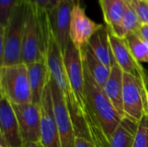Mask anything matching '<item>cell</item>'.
I'll return each instance as SVG.
<instances>
[{
  "mask_svg": "<svg viewBox=\"0 0 148 147\" xmlns=\"http://www.w3.org/2000/svg\"><path fill=\"white\" fill-rule=\"evenodd\" d=\"M50 29L48 10L27 0L22 45L23 63L29 65L45 59Z\"/></svg>",
  "mask_w": 148,
  "mask_h": 147,
  "instance_id": "cell-1",
  "label": "cell"
},
{
  "mask_svg": "<svg viewBox=\"0 0 148 147\" xmlns=\"http://www.w3.org/2000/svg\"><path fill=\"white\" fill-rule=\"evenodd\" d=\"M45 60L49 68L50 77L55 81V82L58 86L59 89L61 90L62 94H63L66 100L75 128L76 136H85L88 138L87 129L78 116L76 105L72 92L70 90L69 82L66 73L63 54L57 40L56 39L53 34L52 29H50L49 39H48Z\"/></svg>",
  "mask_w": 148,
  "mask_h": 147,
  "instance_id": "cell-2",
  "label": "cell"
},
{
  "mask_svg": "<svg viewBox=\"0 0 148 147\" xmlns=\"http://www.w3.org/2000/svg\"><path fill=\"white\" fill-rule=\"evenodd\" d=\"M83 67L87 111H89L100 123L108 141L123 117L109 101L102 88L93 79L84 64Z\"/></svg>",
  "mask_w": 148,
  "mask_h": 147,
  "instance_id": "cell-3",
  "label": "cell"
},
{
  "mask_svg": "<svg viewBox=\"0 0 148 147\" xmlns=\"http://www.w3.org/2000/svg\"><path fill=\"white\" fill-rule=\"evenodd\" d=\"M27 0H21L6 27H0V65L23 63L22 45Z\"/></svg>",
  "mask_w": 148,
  "mask_h": 147,
  "instance_id": "cell-4",
  "label": "cell"
},
{
  "mask_svg": "<svg viewBox=\"0 0 148 147\" xmlns=\"http://www.w3.org/2000/svg\"><path fill=\"white\" fill-rule=\"evenodd\" d=\"M0 95L15 105L32 103L26 64L20 63L0 68Z\"/></svg>",
  "mask_w": 148,
  "mask_h": 147,
  "instance_id": "cell-5",
  "label": "cell"
},
{
  "mask_svg": "<svg viewBox=\"0 0 148 147\" xmlns=\"http://www.w3.org/2000/svg\"><path fill=\"white\" fill-rule=\"evenodd\" d=\"M63 60L70 90L76 105L78 116L85 126L84 120L87 115V101L82 53L71 42L63 54Z\"/></svg>",
  "mask_w": 148,
  "mask_h": 147,
  "instance_id": "cell-6",
  "label": "cell"
},
{
  "mask_svg": "<svg viewBox=\"0 0 148 147\" xmlns=\"http://www.w3.org/2000/svg\"><path fill=\"white\" fill-rule=\"evenodd\" d=\"M122 101L124 118L138 125L148 110L146 81L123 72Z\"/></svg>",
  "mask_w": 148,
  "mask_h": 147,
  "instance_id": "cell-7",
  "label": "cell"
},
{
  "mask_svg": "<svg viewBox=\"0 0 148 147\" xmlns=\"http://www.w3.org/2000/svg\"><path fill=\"white\" fill-rule=\"evenodd\" d=\"M49 84L51 91L54 115L57 125L61 146L62 147H75L76 133L66 100L51 77L49 78Z\"/></svg>",
  "mask_w": 148,
  "mask_h": 147,
  "instance_id": "cell-8",
  "label": "cell"
},
{
  "mask_svg": "<svg viewBox=\"0 0 148 147\" xmlns=\"http://www.w3.org/2000/svg\"><path fill=\"white\" fill-rule=\"evenodd\" d=\"M79 0H58L57 3L48 10L50 26L53 34L57 40L62 54L65 53L70 39V23L73 7Z\"/></svg>",
  "mask_w": 148,
  "mask_h": 147,
  "instance_id": "cell-9",
  "label": "cell"
},
{
  "mask_svg": "<svg viewBox=\"0 0 148 147\" xmlns=\"http://www.w3.org/2000/svg\"><path fill=\"white\" fill-rule=\"evenodd\" d=\"M12 107L17 118L23 142L41 143V106L29 103L26 105L12 104Z\"/></svg>",
  "mask_w": 148,
  "mask_h": 147,
  "instance_id": "cell-10",
  "label": "cell"
},
{
  "mask_svg": "<svg viewBox=\"0 0 148 147\" xmlns=\"http://www.w3.org/2000/svg\"><path fill=\"white\" fill-rule=\"evenodd\" d=\"M102 26V24L95 23L86 15L85 10L79 2L75 3L70 23V39L81 52L87 49L92 36Z\"/></svg>",
  "mask_w": 148,
  "mask_h": 147,
  "instance_id": "cell-11",
  "label": "cell"
},
{
  "mask_svg": "<svg viewBox=\"0 0 148 147\" xmlns=\"http://www.w3.org/2000/svg\"><path fill=\"white\" fill-rule=\"evenodd\" d=\"M0 136L3 147H23L20 128L12 104L0 95Z\"/></svg>",
  "mask_w": 148,
  "mask_h": 147,
  "instance_id": "cell-12",
  "label": "cell"
},
{
  "mask_svg": "<svg viewBox=\"0 0 148 147\" xmlns=\"http://www.w3.org/2000/svg\"><path fill=\"white\" fill-rule=\"evenodd\" d=\"M40 106L42 112L41 144L44 147H62L49 83L43 92Z\"/></svg>",
  "mask_w": 148,
  "mask_h": 147,
  "instance_id": "cell-13",
  "label": "cell"
},
{
  "mask_svg": "<svg viewBox=\"0 0 148 147\" xmlns=\"http://www.w3.org/2000/svg\"><path fill=\"white\" fill-rule=\"evenodd\" d=\"M109 40L116 64L124 73L134 75L146 81V69L134 57L125 39L120 38L108 30Z\"/></svg>",
  "mask_w": 148,
  "mask_h": 147,
  "instance_id": "cell-14",
  "label": "cell"
},
{
  "mask_svg": "<svg viewBox=\"0 0 148 147\" xmlns=\"http://www.w3.org/2000/svg\"><path fill=\"white\" fill-rule=\"evenodd\" d=\"M108 29L114 36L125 39L121 23L128 7L127 0H99Z\"/></svg>",
  "mask_w": 148,
  "mask_h": 147,
  "instance_id": "cell-15",
  "label": "cell"
},
{
  "mask_svg": "<svg viewBox=\"0 0 148 147\" xmlns=\"http://www.w3.org/2000/svg\"><path fill=\"white\" fill-rule=\"evenodd\" d=\"M32 95V103L40 105L43 92L49 81L50 75L46 60L27 65Z\"/></svg>",
  "mask_w": 148,
  "mask_h": 147,
  "instance_id": "cell-16",
  "label": "cell"
},
{
  "mask_svg": "<svg viewBox=\"0 0 148 147\" xmlns=\"http://www.w3.org/2000/svg\"><path fill=\"white\" fill-rule=\"evenodd\" d=\"M88 48L97 59L107 67L112 68L116 64L107 26H102L92 36L88 42Z\"/></svg>",
  "mask_w": 148,
  "mask_h": 147,
  "instance_id": "cell-17",
  "label": "cell"
},
{
  "mask_svg": "<svg viewBox=\"0 0 148 147\" xmlns=\"http://www.w3.org/2000/svg\"><path fill=\"white\" fill-rule=\"evenodd\" d=\"M106 96L117 110V112L124 118L123 111V71L115 64L112 69L111 74L102 88Z\"/></svg>",
  "mask_w": 148,
  "mask_h": 147,
  "instance_id": "cell-18",
  "label": "cell"
},
{
  "mask_svg": "<svg viewBox=\"0 0 148 147\" xmlns=\"http://www.w3.org/2000/svg\"><path fill=\"white\" fill-rule=\"evenodd\" d=\"M137 126L138 125L123 118L109 138L106 147H133Z\"/></svg>",
  "mask_w": 148,
  "mask_h": 147,
  "instance_id": "cell-19",
  "label": "cell"
},
{
  "mask_svg": "<svg viewBox=\"0 0 148 147\" xmlns=\"http://www.w3.org/2000/svg\"><path fill=\"white\" fill-rule=\"evenodd\" d=\"M82 53V59H83L84 66L86 67V68L91 75L93 79L101 88H103V86L105 85L106 81H108L111 74L112 68L107 67L100 60H98L97 57L89 49L88 46Z\"/></svg>",
  "mask_w": 148,
  "mask_h": 147,
  "instance_id": "cell-20",
  "label": "cell"
},
{
  "mask_svg": "<svg viewBox=\"0 0 148 147\" xmlns=\"http://www.w3.org/2000/svg\"><path fill=\"white\" fill-rule=\"evenodd\" d=\"M125 41L134 57L140 63L148 62V42L135 33L127 35Z\"/></svg>",
  "mask_w": 148,
  "mask_h": 147,
  "instance_id": "cell-21",
  "label": "cell"
},
{
  "mask_svg": "<svg viewBox=\"0 0 148 147\" xmlns=\"http://www.w3.org/2000/svg\"><path fill=\"white\" fill-rule=\"evenodd\" d=\"M142 25L138 15L134 11V10L132 8V6L128 3L127 10L125 13V16L122 20L121 27L123 29V32L125 34V36H127L129 34L137 33L140 26Z\"/></svg>",
  "mask_w": 148,
  "mask_h": 147,
  "instance_id": "cell-22",
  "label": "cell"
},
{
  "mask_svg": "<svg viewBox=\"0 0 148 147\" xmlns=\"http://www.w3.org/2000/svg\"><path fill=\"white\" fill-rule=\"evenodd\" d=\"M133 147H148V112L138 124Z\"/></svg>",
  "mask_w": 148,
  "mask_h": 147,
  "instance_id": "cell-23",
  "label": "cell"
},
{
  "mask_svg": "<svg viewBox=\"0 0 148 147\" xmlns=\"http://www.w3.org/2000/svg\"><path fill=\"white\" fill-rule=\"evenodd\" d=\"M21 0H0V27H6Z\"/></svg>",
  "mask_w": 148,
  "mask_h": 147,
  "instance_id": "cell-24",
  "label": "cell"
},
{
  "mask_svg": "<svg viewBox=\"0 0 148 147\" xmlns=\"http://www.w3.org/2000/svg\"><path fill=\"white\" fill-rule=\"evenodd\" d=\"M127 2L138 15L141 23L148 25L147 0H127Z\"/></svg>",
  "mask_w": 148,
  "mask_h": 147,
  "instance_id": "cell-25",
  "label": "cell"
},
{
  "mask_svg": "<svg viewBox=\"0 0 148 147\" xmlns=\"http://www.w3.org/2000/svg\"><path fill=\"white\" fill-rule=\"evenodd\" d=\"M29 1L38 7H41L46 10H49L57 3L58 0H29Z\"/></svg>",
  "mask_w": 148,
  "mask_h": 147,
  "instance_id": "cell-26",
  "label": "cell"
},
{
  "mask_svg": "<svg viewBox=\"0 0 148 147\" xmlns=\"http://www.w3.org/2000/svg\"><path fill=\"white\" fill-rule=\"evenodd\" d=\"M75 147H94V145L89 138L85 136H76Z\"/></svg>",
  "mask_w": 148,
  "mask_h": 147,
  "instance_id": "cell-27",
  "label": "cell"
},
{
  "mask_svg": "<svg viewBox=\"0 0 148 147\" xmlns=\"http://www.w3.org/2000/svg\"><path fill=\"white\" fill-rule=\"evenodd\" d=\"M137 34L140 37H141L144 41L148 42V25L147 24H142L139 30L137 31Z\"/></svg>",
  "mask_w": 148,
  "mask_h": 147,
  "instance_id": "cell-28",
  "label": "cell"
},
{
  "mask_svg": "<svg viewBox=\"0 0 148 147\" xmlns=\"http://www.w3.org/2000/svg\"><path fill=\"white\" fill-rule=\"evenodd\" d=\"M23 147H44L41 143H23Z\"/></svg>",
  "mask_w": 148,
  "mask_h": 147,
  "instance_id": "cell-29",
  "label": "cell"
},
{
  "mask_svg": "<svg viewBox=\"0 0 148 147\" xmlns=\"http://www.w3.org/2000/svg\"><path fill=\"white\" fill-rule=\"evenodd\" d=\"M145 75H146V88L148 90V71L146 70L145 71Z\"/></svg>",
  "mask_w": 148,
  "mask_h": 147,
  "instance_id": "cell-30",
  "label": "cell"
},
{
  "mask_svg": "<svg viewBox=\"0 0 148 147\" xmlns=\"http://www.w3.org/2000/svg\"><path fill=\"white\" fill-rule=\"evenodd\" d=\"M147 104H148V90L147 89Z\"/></svg>",
  "mask_w": 148,
  "mask_h": 147,
  "instance_id": "cell-31",
  "label": "cell"
},
{
  "mask_svg": "<svg viewBox=\"0 0 148 147\" xmlns=\"http://www.w3.org/2000/svg\"><path fill=\"white\" fill-rule=\"evenodd\" d=\"M0 147H3V146H0Z\"/></svg>",
  "mask_w": 148,
  "mask_h": 147,
  "instance_id": "cell-32",
  "label": "cell"
},
{
  "mask_svg": "<svg viewBox=\"0 0 148 147\" xmlns=\"http://www.w3.org/2000/svg\"><path fill=\"white\" fill-rule=\"evenodd\" d=\"M147 2H148V0H147Z\"/></svg>",
  "mask_w": 148,
  "mask_h": 147,
  "instance_id": "cell-33",
  "label": "cell"
},
{
  "mask_svg": "<svg viewBox=\"0 0 148 147\" xmlns=\"http://www.w3.org/2000/svg\"><path fill=\"white\" fill-rule=\"evenodd\" d=\"M147 112H148V110H147Z\"/></svg>",
  "mask_w": 148,
  "mask_h": 147,
  "instance_id": "cell-34",
  "label": "cell"
}]
</instances>
